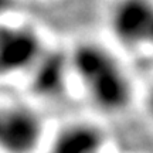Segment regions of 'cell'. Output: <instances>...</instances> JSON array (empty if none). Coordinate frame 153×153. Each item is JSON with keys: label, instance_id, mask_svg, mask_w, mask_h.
Wrapping results in <instances>:
<instances>
[{"label": "cell", "instance_id": "cell-1", "mask_svg": "<svg viewBox=\"0 0 153 153\" xmlns=\"http://www.w3.org/2000/svg\"><path fill=\"white\" fill-rule=\"evenodd\" d=\"M43 136V123L34 111L16 105L1 111L0 143L4 153H33Z\"/></svg>", "mask_w": 153, "mask_h": 153}, {"label": "cell", "instance_id": "cell-2", "mask_svg": "<svg viewBox=\"0 0 153 153\" xmlns=\"http://www.w3.org/2000/svg\"><path fill=\"white\" fill-rule=\"evenodd\" d=\"M153 23L150 0H118L112 7L111 27L122 44L133 47L148 43Z\"/></svg>", "mask_w": 153, "mask_h": 153}, {"label": "cell", "instance_id": "cell-3", "mask_svg": "<svg viewBox=\"0 0 153 153\" xmlns=\"http://www.w3.org/2000/svg\"><path fill=\"white\" fill-rule=\"evenodd\" d=\"M40 41L27 28H3L0 40V65L1 72L20 71L40 58Z\"/></svg>", "mask_w": 153, "mask_h": 153}, {"label": "cell", "instance_id": "cell-4", "mask_svg": "<svg viewBox=\"0 0 153 153\" xmlns=\"http://www.w3.org/2000/svg\"><path fill=\"white\" fill-rule=\"evenodd\" d=\"M88 88L95 104L105 111H119L131 99L129 82L116 62L95 78Z\"/></svg>", "mask_w": 153, "mask_h": 153}, {"label": "cell", "instance_id": "cell-9", "mask_svg": "<svg viewBox=\"0 0 153 153\" xmlns=\"http://www.w3.org/2000/svg\"><path fill=\"white\" fill-rule=\"evenodd\" d=\"M148 43H150L153 45V23H152V27H150V31H149V36H148Z\"/></svg>", "mask_w": 153, "mask_h": 153}, {"label": "cell", "instance_id": "cell-6", "mask_svg": "<svg viewBox=\"0 0 153 153\" xmlns=\"http://www.w3.org/2000/svg\"><path fill=\"white\" fill-rule=\"evenodd\" d=\"M67 60L60 51L41 57L34 70L31 88L40 97H54L62 91L65 81Z\"/></svg>", "mask_w": 153, "mask_h": 153}, {"label": "cell", "instance_id": "cell-8", "mask_svg": "<svg viewBox=\"0 0 153 153\" xmlns=\"http://www.w3.org/2000/svg\"><path fill=\"white\" fill-rule=\"evenodd\" d=\"M148 105H149V111H150V114L153 115V89H152V91H150V94H149Z\"/></svg>", "mask_w": 153, "mask_h": 153}, {"label": "cell", "instance_id": "cell-7", "mask_svg": "<svg viewBox=\"0 0 153 153\" xmlns=\"http://www.w3.org/2000/svg\"><path fill=\"white\" fill-rule=\"evenodd\" d=\"M71 62L76 74L81 76L84 82L89 85L98 78L104 71H106L115 61L104 48L95 44H79L75 47L71 57Z\"/></svg>", "mask_w": 153, "mask_h": 153}, {"label": "cell", "instance_id": "cell-5", "mask_svg": "<svg viewBox=\"0 0 153 153\" xmlns=\"http://www.w3.org/2000/svg\"><path fill=\"white\" fill-rule=\"evenodd\" d=\"M104 135L98 128L75 123L64 128L53 142L50 153H99Z\"/></svg>", "mask_w": 153, "mask_h": 153}]
</instances>
